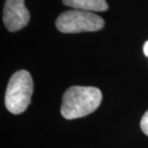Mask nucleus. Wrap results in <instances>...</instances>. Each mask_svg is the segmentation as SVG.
Wrapping results in <instances>:
<instances>
[{
    "mask_svg": "<svg viewBox=\"0 0 148 148\" xmlns=\"http://www.w3.org/2000/svg\"><path fill=\"white\" fill-rule=\"evenodd\" d=\"M33 80L27 70H18L12 75L5 95V106L14 114L24 112L31 102L33 94Z\"/></svg>",
    "mask_w": 148,
    "mask_h": 148,
    "instance_id": "f03ea898",
    "label": "nucleus"
},
{
    "mask_svg": "<svg viewBox=\"0 0 148 148\" xmlns=\"http://www.w3.org/2000/svg\"><path fill=\"white\" fill-rule=\"evenodd\" d=\"M104 25V19L96 14L76 9L64 12L56 20V27L64 34L95 32L101 30Z\"/></svg>",
    "mask_w": 148,
    "mask_h": 148,
    "instance_id": "7ed1b4c3",
    "label": "nucleus"
},
{
    "mask_svg": "<svg viewBox=\"0 0 148 148\" xmlns=\"http://www.w3.org/2000/svg\"><path fill=\"white\" fill-rule=\"evenodd\" d=\"M101 101L102 92L99 88L73 86L64 94L61 114L66 119L84 117L95 111Z\"/></svg>",
    "mask_w": 148,
    "mask_h": 148,
    "instance_id": "f257e3e1",
    "label": "nucleus"
},
{
    "mask_svg": "<svg viewBox=\"0 0 148 148\" xmlns=\"http://www.w3.org/2000/svg\"><path fill=\"white\" fill-rule=\"evenodd\" d=\"M30 19V14L24 0H6L3 10V21L10 32L24 28Z\"/></svg>",
    "mask_w": 148,
    "mask_h": 148,
    "instance_id": "20e7f679",
    "label": "nucleus"
},
{
    "mask_svg": "<svg viewBox=\"0 0 148 148\" xmlns=\"http://www.w3.org/2000/svg\"><path fill=\"white\" fill-rule=\"evenodd\" d=\"M66 6L76 10L88 12H104L108 10V4L106 0H63Z\"/></svg>",
    "mask_w": 148,
    "mask_h": 148,
    "instance_id": "39448f33",
    "label": "nucleus"
},
{
    "mask_svg": "<svg viewBox=\"0 0 148 148\" xmlns=\"http://www.w3.org/2000/svg\"><path fill=\"white\" fill-rule=\"evenodd\" d=\"M143 52H144V55H145L146 57H148V40L143 45Z\"/></svg>",
    "mask_w": 148,
    "mask_h": 148,
    "instance_id": "0eeeda50",
    "label": "nucleus"
},
{
    "mask_svg": "<svg viewBox=\"0 0 148 148\" xmlns=\"http://www.w3.org/2000/svg\"><path fill=\"white\" fill-rule=\"evenodd\" d=\"M140 128L143 130V132L148 136V111L143 115L140 120Z\"/></svg>",
    "mask_w": 148,
    "mask_h": 148,
    "instance_id": "423d86ee",
    "label": "nucleus"
}]
</instances>
